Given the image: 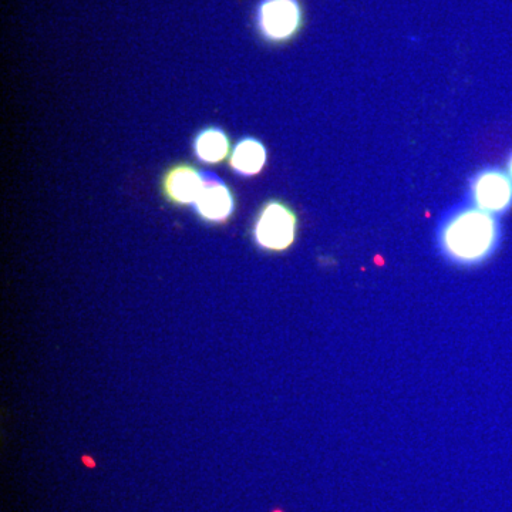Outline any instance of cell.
Listing matches in <instances>:
<instances>
[{"label":"cell","instance_id":"cell-1","mask_svg":"<svg viewBox=\"0 0 512 512\" xmlns=\"http://www.w3.org/2000/svg\"><path fill=\"white\" fill-rule=\"evenodd\" d=\"M501 227L495 215L473 204H461L443 215L437 245L451 264L474 266L490 259L500 245Z\"/></svg>","mask_w":512,"mask_h":512},{"label":"cell","instance_id":"cell-2","mask_svg":"<svg viewBox=\"0 0 512 512\" xmlns=\"http://www.w3.org/2000/svg\"><path fill=\"white\" fill-rule=\"evenodd\" d=\"M298 231V218L288 204L268 201L258 212L254 224V239L265 251L282 252L292 247Z\"/></svg>","mask_w":512,"mask_h":512},{"label":"cell","instance_id":"cell-3","mask_svg":"<svg viewBox=\"0 0 512 512\" xmlns=\"http://www.w3.org/2000/svg\"><path fill=\"white\" fill-rule=\"evenodd\" d=\"M255 23L266 42H289L302 29L301 3L299 0H261L256 6Z\"/></svg>","mask_w":512,"mask_h":512},{"label":"cell","instance_id":"cell-4","mask_svg":"<svg viewBox=\"0 0 512 512\" xmlns=\"http://www.w3.org/2000/svg\"><path fill=\"white\" fill-rule=\"evenodd\" d=\"M470 201L474 207L503 215L512 207V178L500 168L478 171L470 181Z\"/></svg>","mask_w":512,"mask_h":512},{"label":"cell","instance_id":"cell-5","mask_svg":"<svg viewBox=\"0 0 512 512\" xmlns=\"http://www.w3.org/2000/svg\"><path fill=\"white\" fill-rule=\"evenodd\" d=\"M195 211L202 220L221 224L232 217L235 211V198L227 184L215 174L204 173V185L197 201Z\"/></svg>","mask_w":512,"mask_h":512},{"label":"cell","instance_id":"cell-6","mask_svg":"<svg viewBox=\"0 0 512 512\" xmlns=\"http://www.w3.org/2000/svg\"><path fill=\"white\" fill-rule=\"evenodd\" d=\"M204 185V173L191 165H177L164 178V192L168 200L178 205H194Z\"/></svg>","mask_w":512,"mask_h":512},{"label":"cell","instance_id":"cell-7","mask_svg":"<svg viewBox=\"0 0 512 512\" xmlns=\"http://www.w3.org/2000/svg\"><path fill=\"white\" fill-rule=\"evenodd\" d=\"M268 151L258 138L245 137L235 144L231 154V167L241 177H255L264 170Z\"/></svg>","mask_w":512,"mask_h":512},{"label":"cell","instance_id":"cell-8","mask_svg":"<svg viewBox=\"0 0 512 512\" xmlns=\"http://www.w3.org/2000/svg\"><path fill=\"white\" fill-rule=\"evenodd\" d=\"M229 138L224 130L208 127L198 134L194 141V153L205 164H218L227 158Z\"/></svg>","mask_w":512,"mask_h":512},{"label":"cell","instance_id":"cell-9","mask_svg":"<svg viewBox=\"0 0 512 512\" xmlns=\"http://www.w3.org/2000/svg\"><path fill=\"white\" fill-rule=\"evenodd\" d=\"M507 170L508 174H510V177L512 178V153L510 154V157H508Z\"/></svg>","mask_w":512,"mask_h":512}]
</instances>
